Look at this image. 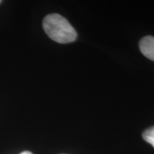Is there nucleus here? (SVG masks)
<instances>
[{
    "mask_svg": "<svg viewBox=\"0 0 154 154\" xmlns=\"http://www.w3.org/2000/svg\"><path fill=\"white\" fill-rule=\"evenodd\" d=\"M143 138L154 147V126L146 129L143 133Z\"/></svg>",
    "mask_w": 154,
    "mask_h": 154,
    "instance_id": "3",
    "label": "nucleus"
},
{
    "mask_svg": "<svg viewBox=\"0 0 154 154\" xmlns=\"http://www.w3.org/2000/svg\"><path fill=\"white\" fill-rule=\"evenodd\" d=\"M43 28L50 38L60 44L70 43L76 40V30L66 18L59 14H50L43 20Z\"/></svg>",
    "mask_w": 154,
    "mask_h": 154,
    "instance_id": "1",
    "label": "nucleus"
},
{
    "mask_svg": "<svg viewBox=\"0 0 154 154\" xmlns=\"http://www.w3.org/2000/svg\"><path fill=\"white\" fill-rule=\"evenodd\" d=\"M139 48L140 51L148 59L154 61V37L146 36L140 41Z\"/></svg>",
    "mask_w": 154,
    "mask_h": 154,
    "instance_id": "2",
    "label": "nucleus"
},
{
    "mask_svg": "<svg viewBox=\"0 0 154 154\" xmlns=\"http://www.w3.org/2000/svg\"><path fill=\"white\" fill-rule=\"evenodd\" d=\"M20 154H32V153H31L30 151H23V152H22V153H21Z\"/></svg>",
    "mask_w": 154,
    "mask_h": 154,
    "instance_id": "4",
    "label": "nucleus"
},
{
    "mask_svg": "<svg viewBox=\"0 0 154 154\" xmlns=\"http://www.w3.org/2000/svg\"><path fill=\"white\" fill-rule=\"evenodd\" d=\"M0 3H1V1H0Z\"/></svg>",
    "mask_w": 154,
    "mask_h": 154,
    "instance_id": "5",
    "label": "nucleus"
}]
</instances>
